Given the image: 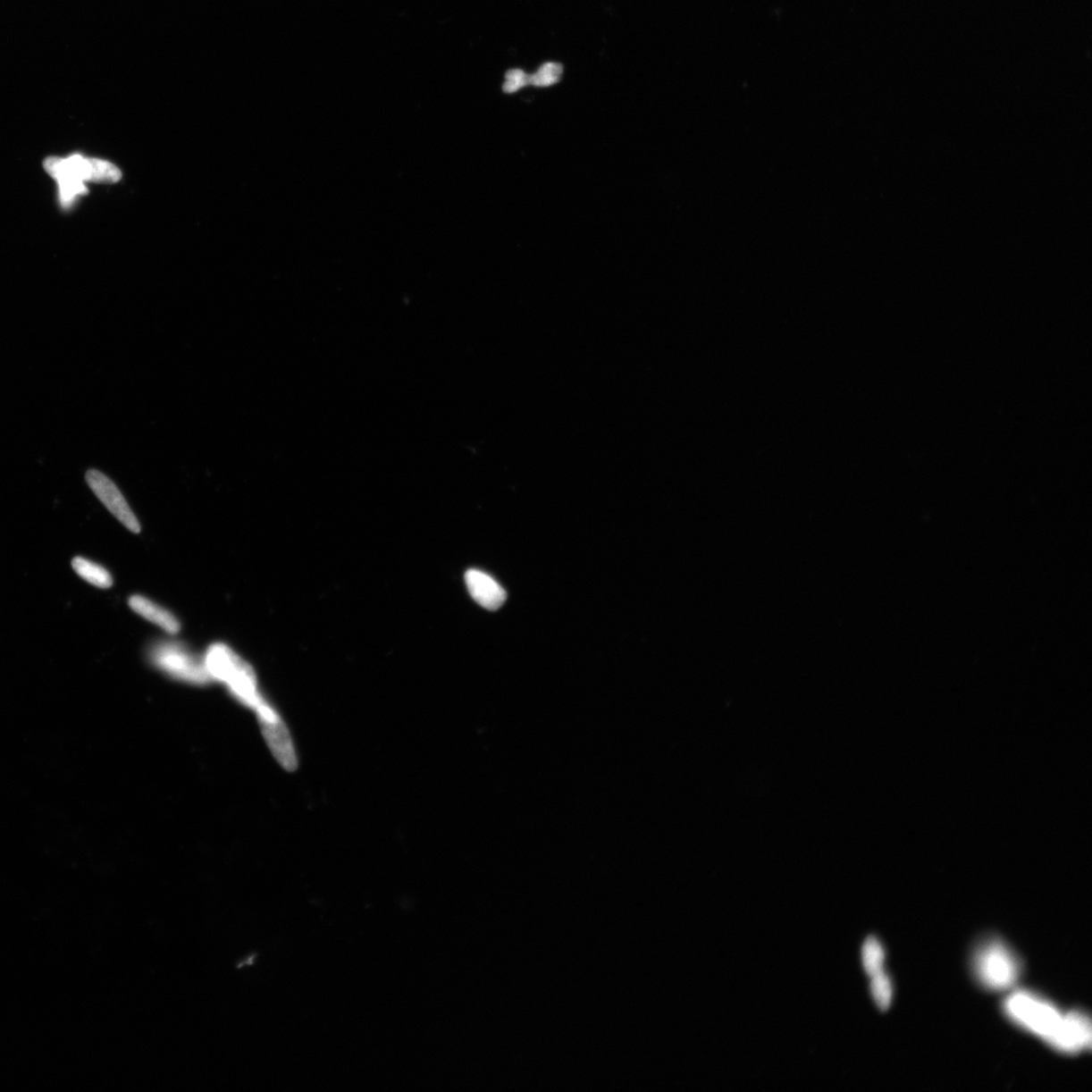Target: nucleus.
Segmentation results:
<instances>
[{
	"instance_id": "7",
	"label": "nucleus",
	"mask_w": 1092,
	"mask_h": 1092,
	"mask_svg": "<svg viewBox=\"0 0 1092 1092\" xmlns=\"http://www.w3.org/2000/svg\"><path fill=\"white\" fill-rule=\"evenodd\" d=\"M1091 1021L1086 1013L1074 1011L1065 1014L1061 1028L1051 1047L1065 1054H1078L1091 1048Z\"/></svg>"
},
{
	"instance_id": "3",
	"label": "nucleus",
	"mask_w": 1092,
	"mask_h": 1092,
	"mask_svg": "<svg viewBox=\"0 0 1092 1092\" xmlns=\"http://www.w3.org/2000/svg\"><path fill=\"white\" fill-rule=\"evenodd\" d=\"M971 968L975 979L991 991L1012 988L1022 972L1018 955L996 937H986L975 945Z\"/></svg>"
},
{
	"instance_id": "13",
	"label": "nucleus",
	"mask_w": 1092,
	"mask_h": 1092,
	"mask_svg": "<svg viewBox=\"0 0 1092 1092\" xmlns=\"http://www.w3.org/2000/svg\"><path fill=\"white\" fill-rule=\"evenodd\" d=\"M563 65L559 63H546L538 71L529 75V84L536 88H549L559 81L563 75Z\"/></svg>"
},
{
	"instance_id": "9",
	"label": "nucleus",
	"mask_w": 1092,
	"mask_h": 1092,
	"mask_svg": "<svg viewBox=\"0 0 1092 1092\" xmlns=\"http://www.w3.org/2000/svg\"><path fill=\"white\" fill-rule=\"evenodd\" d=\"M130 609L139 614L145 619L165 630L166 633L176 634L181 630V623L174 615L164 607L150 601L149 599L135 595L129 599Z\"/></svg>"
},
{
	"instance_id": "5",
	"label": "nucleus",
	"mask_w": 1092,
	"mask_h": 1092,
	"mask_svg": "<svg viewBox=\"0 0 1092 1092\" xmlns=\"http://www.w3.org/2000/svg\"><path fill=\"white\" fill-rule=\"evenodd\" d=\"M152 663L172 678L206 685L213 681L207 673L205 657L196 656L179 643H160L151 651Z\"/></svg>"
},
{
	"instance_id": "10",
	"label": "nucleus",
	"mask_w": 1092,
	"mask_h": 1092,
	"mask_svg": "<svg viewBox=\"0 0 1092 1092\" xmlns=\"http://www.w3.org/2000/svg\"><path fill=\"white\" fill-rule=\"evenodd\" d=\"M72 567L76 574L81 576L84 581L94 584L96 587L107 589L113 586L111 574L102 566L94 563V561L83 558H75L72 560Z\"/></svg>"
},
{
	"instance_id": "14",
	"label": "nucleus",
	"mask_w": 1092,
	"mask_h": 1092,
	"mask_svg": "<svg viewBox=\"0 0 1092 1092\" xmlns=\"http://www.w3.org/2000/svg\"><path fill=\"white\" fill-rule=\"evenodd\" d=\"M529 84V75L520 69H513L507 72L503 90L506 94H514V92L527 87Z\"/></svg>"
},
{
	"instance_id": "12",
	"label": "nucleus",
	"mask_w": 1092,
	"mask_h": 1092,
	"mask_svg": "<svg viewBox=\"0 0 1092 1092\" xmlns=\"http://www.w3.org/2000/svg\"><path fill=\"white\" fill-rule=\"evenodd\" d=\"M871 992L874 1001L882 1012L889 1009L892 1001V983L888 976L881 971L872 976Z\"/></svg>"
},
{
	"instance_id": "8",
	"label": "nucleus",
	"mask_w": 1092,
	"mask_h": 1092,
	"mask_svg": "<svg viewBox=\"0 0 1092 1092\" xmlns=\"http://www.w3.org/2000/svg\"><path fill=\"white\" fill-rule=\"evenodd\" d=\"M465 579L471 596L483 609L494 611L502 607L506 601L505 590L490 575L471 568L466 573Z\"/></svg>"
},
{
	"instance_id": "11",
	"label": "nucleus",
	"mask_w": 1092,
	"mask_h": 1092,
	"mask_svg": "<svg viewBox=\"0 0 1092 1092\" xmlns=\"http://www.w3.org/2000/svg\"><path fill=\"white\" fill-rule=\"evenodd\" d=\"M862 957L865 970L869 976L872 978L875 974L883 971L884 950L875 937H869L865 942Z\"/></svg>"
},
{
	"instance_id": "4",
	"label": "nucleus",
	"mask_w": 1092,
	"mask_h": 1092,
	"mask_svg": "<svg viewBox=\"0 0 1092 1092\" xmlns=\"http://www.w3.org/2000/svg\"><path fill=\"white\" fill-rule=\"evenodd\" d=\"M1004 1011L1014 1024L1049 1045L1063 1028L1065 1016L1054 1004L1026 990L1014 991L1007 997Z\"/></svg>"
},
{
	"instance_id": "2",
	"label": "nucleus",
	"mask_w": 1092,
	"mask_h": 1092,
	"mask_svg": "<svg viewBox=\"0 0 1092 1092\" xmlns=\"http://www.w3.org/2000/svg\"><path fill=\"white\" fill-rule=\"evenodd\" d=\"M205 664L212 680L225 684L237 701L256 710L265 699L260 695L253 668L228 645L214 643L207 650Z\"/></svg>"
},
{
	"instance_id": "1",
	"label": "nucleus",
	"mask_w": 1092,
	"mask_h": 1092,
	"mask_svg": "<svg viewBox=\"0 0 1092 1092\" xmlns=\"http://www.w3.org/2000/svg\"><path fill=\"white\" fill-rule=\"evenodd\" d=\"M45 171L58 183L60 203L71 206L75 199L86 195L84 182L114 183L121 172L107 161L72 155L68 158L48 157L44 161Z\"/></svg>"
},
{
	"instance_id": "6",
	"label": "nucleus",
	"mask_w": 1092,
	"mask_h": 1092,
	"mask_svg": "<svg viewBox=\"0 0 1092 1092\" xmlns=\"http://www.w3.org/2000/svg\"><path fill=\"white\" fill-rule=\"evenodd\" d=\"M86 480L91 491L122 525L134 533L141 532L140 523L136 515L110 478L97 470H89L86 475Z\"/></svg>"
}]
</instances>
